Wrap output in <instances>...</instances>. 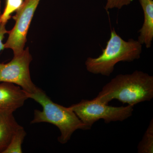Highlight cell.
I'll return each mask as SVG.
<instances>
[{
  "instance_id": "15",
  "label": "cell",
  "mask_w": 153,
  "mask_h": 153,
  "mask_svg": "<svg viewBox=\"0 0 153 153\" xmlns=\"http://www.w3.org/2000/svg\"><path fill=\"white\" fill-rule=\"evenodd\" d=\"M1 10H0V17H1Z\"/></svg>"
},
{
  "instance_id": "10",
  "label": "cell",
  "mask_w": 153,
  "mask_h": 153,
  "mask_svg": "<svg viewBox=\"0 0 153 153\" xmlns=\"http://www.w3.org/2000/svg\"><path fill=\"white\" fill-rule=\"evenodd\" d=\"M27 133L24 127L19 129L2 153H22V145Z\"/></svg>"
},
{
  "instance_id": "1",
  "label": "cell",
  "mask_w": 153,
  "mask_h": 153,
  "mask_svg": "<svg viewBox=\"0 0 153 153\" xmlns=\"http://www.w3.org/2000/svg\"><path fill=\"white\" fill-rule=\"evenodd\" d=\"M153 97V76L143 71L117 75L102 88L94 99L108 104L113 99L134 106Z\"/></svg>"
},
{
  "instance_id": "12",
  "label": "cell",
  "mask_w": 153,
  "mask_h": 153,
  "mask_svg": "<svg viewBox=\"0 0 153 153\" xmlns=\"http://www.w3.org/2000/svg\"><path fill=\"white\" fill-rule=\"evenodd\" d=\"M23 2V0H7L4 10L0 17V24L6 25L11 15L20 8Z\"/></svg>"
},
{
  "instance_id": "3",
  "label": "cell",
  "mask_w": 153,
  "mask_h": 153,
  "mask_svg": "<svg viewBox=\"0 0 153 153\" xmlns=\"http://www.w3.org/2000/svg\"><path fill=\"white\" fill-rule=\"evenodd\" d=\"M142 46L138 40L132 38L125 41L113 29L101 55L96 58L89 57L86 59V69L92 74L109 76L117 63L121 61L130 62L139 59Z\"/></svg>"
},
{
  "instance_id": "4",
  "label": "cell",
  "mask_w": 153,
  "mask_h": 153,
  "mask_svg": "<svg viewBox=\"0 0 153 153\" xmlns=\"http://www.w3.org/2000/svg\"><path fill=\"white\" fill-rule=\"evenodd\" d=\"M69 107L89 129L100 119H103L106 123L123 121L131 116L134 110L133 105L114 107L94 99L82 100Z\"/></svg>"
},
{
  "instance_id": "2",
  "label": "cell",
  "mask_w": 153,
  "mask_h": 153,
  "mask_svg": "<svg viewBox=\"0 0 153 153\" xmlns=\"http://www.w3.org/2000/svg\"><path fill=\"white\" fill-rule=\"evenodd\" d=\"M32 99L42 107V111H34V117L31 124L47 123L59 129L60 135L58 141L64 144L68 142L76 130H89L69 107H66L55 103L41 88L35 93H27Z\"/></svg>"
},
{
  "instance_id": "5",
  "label": "cell",
  "mask_w": 153,
  "mask_h": 153,
  "mask_svg": "<svg viewBox=\"0 0 153 153\" xmlns=\"http://www.w3.org/2000/svg\"><path fill=\"white\" fill-rule=\"evenodd\" d=\"M32 60L27 47L20 55L14 56L9 63H0V82L13 83L28 93L36 92L40 88L33 83L30 76V65Z\"/></svg>"
},
{
  "instance_id": "13",
  "label": "cell",
  "mask_w": 153,
  "mask_h": 153,
  "mask_svg": "<svg viewBox=\"0 0 153 153\" xmlns=\"http://www.w3.org/2000/svg\"><path fill=\"white\" fill-rule=\"evenodd\" d=\"M134 0H107L105 9L106 10L116 8L121 9L124 6L128 5Z\"/></svg>"
},
{
  "instance_id": "6",
  "label": "cell",
  "mask_w": 153,
  "mask_h": 153,
  "mask_svg": "<svg viewBox=\"0 0 153 153\" xmlns=\"http://www.w3.org/2000/svg\"><path fill=\"white\" fill-rule=\"evenodd\" d=\"M40 0H25L16 14L13 28L8 31L9 37L4 44V49L13 50L14 56L20 55L25 49L28 30Z\"/></svg>"
},
{
  "instance_id": "11",
  "label": "cell",
  "mask_w": 153,
  "mask_h": 153,
  "mask_svg": "<svg viewBox=\"0 0 153 153\" xmlns=\"http://www.w3.org/2000/svg\"><path fill=\"white\" fill-rule=\"evenodd\" d=\"M138 153H153V120L150 123L142 140L137 146Z\"/></svg>"
},
{
  "instance_id": "8",
  "label": "cell",
  "mask_w": 153,
  "mask_h": 153,
  "mask_svg": "<svg viewBox=\"0 0 153 153\" xmlns=\"http://www.w3.org/2000/svg\"><path fill=\"white\" fill-rule=\"evenodd\" d=\"M13 113L8 111H0V153L8 146L12 138L23 127L15 119Z\"/></svg>"
},
{
  "instance_id": "14",
  "label": "cell",
  "mask_w": 153,
  "mask_h": 153,
  "mask_svg": "<svg viewBox=\"0 0 153 153\" xmlns=\"http://www.w3.org/2000/svg\"><path fill=\"white\" fill-rule=\"evenodd\" d=\"M8 31L6 29V25L0 24V52L4 49V45L3 43V40L5 35L8 34Z\"/></svg>"
},
{
  "instance_id": "7",
  "label": "cell",
  "mask_w": 153,
  "mask_h": 153,
  "mask_svg": "<svg viewBox=\"0 0 153 153\" xmlns=\"http://www.w3.org/2000/svg\"><path fill=\"white\" fill-rule=\"evenodd\" d=\"M27 93L13 83H0V111L15 112L28 99Z\"/></svg>"
},
{
  "instance_id": "9",
  "label": "cell",
  "mask_w": 153,
  "mask_h": 153,
  "mask_svg": "<svg viewBox=\"0 0 153 153\" xmlns=\"http://www.w3.org/2000/svg\"><path fill=\"white\" fill-rule=\"evenodd\" d=\"M143 11L144 22L139 31L138 41L147 49L152 47L153 40V1L139 0Z\"/></svg>"
}]
</instances>
